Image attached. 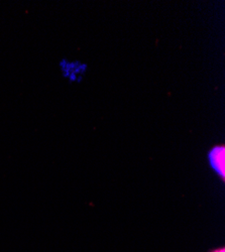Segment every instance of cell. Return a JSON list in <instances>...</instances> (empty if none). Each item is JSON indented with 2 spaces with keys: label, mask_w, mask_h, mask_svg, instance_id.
<instances>
[{
  "label": "cell",
  "mask_w": 225,
  "mask_h": 252,
  "mask_svg": "<svg viewBox=\"0 0 225 252\" xmlns=\"http://www.w3.org/2000/svg\"><path fill=\"white\" fill-rule=\"evenodd\" d=\"M60 72L69 82L77 83L83 78L87 66L79 61H69L68 59L61 60L59 63Z\"/></svg>",
  "instance_id": "obj_1"
},
{
  "label": "cell",
  "mask_w": 225,
  "mask_h": 252,
  "mask_svg": "<svg viewBox=\"0 0 225 252\" xmlns=\"http://www.w3.org/2000/svg\"><path fill=\"white\" fill-rule=\"evenodd\" d=\"M208 159L212 169L218 176L224 180L225 176V148L224 145H217L210 150L208 154Z\"/></svg>",
  "instance_id": "obj_2"
},
{
  "label": "cell",
  "mask_w": 225,
  "mask_h": 252,
  "mask_svg": "<svg viewBox=\"0 0 225 252\" xmlns=\"http://www.w3.org/2000/svg\"><path fill=\"white\" fill-rule=\"evenodd\" d=\"M213 252H225V249L224 248H220V249H217V250H215Z\"/></svg>",
  "instance_id": "obj_3"
}]
</instances>
